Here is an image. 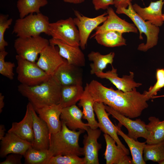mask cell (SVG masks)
Returning a JSON list of instances; mask_svg holds the SVG:
<instances>
[{"label":"cell","mask_w":164,"mask_h":164,"mask_svg":"<svg viewBox=\"0 0 164 164\" xmlns=\"http://www.w3.org/2000/svg\"><path fill=\"white\" fill-rule=\"evenodd\" d=\"M86 131L87 135L84 136L83 147L84 164H99L98 152L101 145L97 140L101 131L97 128L92 129L89 126Z\"/></svg>","instance_id":"obj_12"},{"label":"cell","mask_w":164,"mask_h":164,"mask_svg":"<svg viewBox=\"0 0 164 164\" xmlns=\"http://www.w3.org/2000/svg\"><path fill=\"white\" fill-rule=\"evenodd\" d=\"M163 21L164 23V13L163 14Z\"/></svg>","instance_id":"obj_45"},{"label":"cell","mask_w":164,"mask_h":164,"mask_svg":"<svg viewBox=\"0 0 164 164\" xmlns=\"http://www.w3.org/2000/svg\"><path fill=\"white\" fill-rule=\"evenodd\" d=\"M108 18L100 26L95 29V32L91 38H93L96 34L108 30L120 32L122 33L130 32L138 33V29L134 25L129 23L118 17L113 9L109 7L107 9Z\"/></svg>","instance_id":"obj_14"},{"label":"cell","mask_w":164,"mask_h":164,"mask_svg":"<svg viewBox=\"0 0 164 164\" xmlns=\"http://www.w3.org/2000/svg\"><path fill=\"white\" fill-rule=\"evenodd\" d=\"M79 67L68 63L66 60L53 76L62 86L82 85V75Z\"/></svg>","instance_id":"obj_20"},{"label":"cell","mask_w":164,"mask_h":164,"mask_svg":"<svg viewBox=\"0 0 164 164\" xmlns=\"http://www.w3.org/2000/svg\"><path fill=\"white\" fill-rule=\"evenodd\" d=\"M63 1L65 2L77 4L82 3L85 0H63Z\"/></svg>","instance_id":"obj_43"},{"label":"cell","mask_w":164,"mask_h":164,"mask_svg":"<svg viewBox=\"0 0 164 164\" xmlns=\"http://www.w3.org/2000/svg\"><path fill=\"white\" fill-rule=\"evenodd\" d=\"M74 12L75 17L73 19L79 32L80 47L84 50L91 33L106 20L108 13L104 12L95 17L89 18L84 15L77 10H74Z\"/></svg>","instance_id":"obj_9"},{"label":"cell","mask_w":164,"mask_h":164,"mask_svg":"<svg viewBox=\"0 0 164 164\" xmlns=\"http://www.w3.org/2000/svg\"><path fill=\"white\" fill-rule=\"evenodd\" d=\"M32 114L34 136L32 147L36 149H49L50 134L48 127L46 123L37 115L32 106Z\"/></svg>","instance_id":"obj_15"},{"label":"cell","mask_w":164,"mask_h":164,"mask_svg":"<svg viewBox=\"0 0 164 164\" xmlns=\"http://www.w3.org/2000/svg\"><path fill=\"white\" fill-rule=\"evenodd\" d=\"M119 124L116 126L118 134L123 138L129 147L132 157V164H146L143 158V151L146 144V142H140L128 137L121 130V125Z\"/></svg>","instance_id":"obj_27"},{"label":"cell","mask_w":164,"mask_h":164,"mask_svg":"<svg viewBox=\"0 0 164 164\" xmlns=\"http://www.w3.org/2000/svg\"><path fill=\"white\" fill-rule=\"evenodd\" d=\"M4 96L2 95V93H0V113H1L2 111V109L4 107L5 103L4 102Z\"/></svg>","instance_id":"obj_41"},{"label":"cell","mask_w":164,"mask_h":164,"mask_svg":"<svg viewBox=\"0 0 164 164\" xmlns=\"http://www.w3.org/2000/svg\"><path fill=\"white\" fill-rule=\"evenodd\" d=\"M107 111L117 119L121 125H124L127 129V135L129 137L137 140L139 137L147 138L149 132L146 128V124L140 119L135 120L131 119L119 113L109 106L105 105Z\"/></svg>","instance_id":"obj_10"},{"label":"cell","mask_w":164,"mask_h":164,"mask_svg":"<svg viewBox=\"0 0 164 164\" xmlns=\"http://www.w3.org/2000/svg\"><path fill=\"white\" fill-rule=\"evenodd\" d=\"M114 0H92L94 8L96 11L107 9L111 5H114Z\"/></svg>","instance_id":"obj_38"},{"label":"cell","mask_w":164,"mask_h":164,"mask_svg":"<svg viewBox=\"0 0 164 164\" xmlns=\"http://www.w3.org/2000/svg\"></svg>","instance_id":"obj_46"},{"label":"cell","mask_w":164,"mask_h":164,"mask_svg":"<svg viewBox=\"0 0 164 164\" xmlns=\"http://www.w3.org/2000/svg\"><path fill=\"white\" fill-rule=\"evenodd\" d=\"M88 92L95 102H101L121 114L131 118L140 116L148 107L149 99L143 93L135 88L124 92L108 88L99 82L93 80L88 83Z\"/></svg>","instance_id":"obj_1"},{"label":"cell","mask_w":164,"mask_h":164,"mask_svg":"<svg viewBox=\"0 0 164 164\" xmlns=\"http://www.w3.org/2000/svg\"><path fill=\"white\" fill-rule=\"evenodd\" d=\"M65 60L60 55L55 46L50 44L41 52L36 63L48 75L53 76Z\"/></svg>","instance_id":"obj_11"},{"label":"cell","mask_w":164,"mask_h":164,"mask_svg":"<svg viewBox=\"0 0 164 164\" xmlns=\"http://www.w3.org/2000/svg\"><path fill=\"white\" fill-rule=\"evenodd\" d=\"M47 164H84V158L75 155L53 156Z\"/></svg>","instance_id":"obj_34"},{"label":"cell","mask_w":164,"mask_h":164,"mask_svg":"<svg viewBox=\"0 0 164 164\" xmlns=\"http://www.w3.org/2000/svg\"><path fill=\"white\" fill-rule=\"evenodd\" d=\"M164 97V94L163 95H161L160 96H153L152 98H156L160 97Z\"/></svg>","instance_id":"obj_44"},{"label":"cell","mask_w":164,"mask_h":164,"mask_svg":"<svg viewBox=\"0 0 164 164\" xmlns=\"http://www.w3.org/2000/svg\"><path fill=\"white\" fill-rule=\"evenodd\" d=\"M149 122L146 125L149 135L146 139L147 144L158 142L164 140V120L161 121L154 116L149 118Z\"/></svg>","instance_id":"obj_30"},{"label":"cell","mask_w":164,"mask_h":164,"mask_svg":"<svg viewBox=\"0 0 164 164\" xmlns=\"http://www.w3.org/2000/svg\"><path fill=\"white\" fill-rule=\"evenodd\" d=\"M0 156L6 157L10 154L24 156L32 144L14 134L7 132L1 140Z\"/></svg>","instance_id":"obj_16"},{"label":"cell","mask_w":164,"mask_h":164,"mask_svg":"<svg viewBox=\"0 0 164 164\" xmlns=\"http://www.w3.org/2000/svg\"><path fill=\"white\" fill-rule=\"evenodd\" d=\"M17 66L16 72L17 80L20 84L33 86L47 80L51 76L36 64L25 59L18 55L15 56Z\"/></svg>","instance_id":"obj_6"},{"label":"cell","mask_w":164,"mask_h":164,"mask_svg":"<svg viewBox=\"0 0 164 164\" xmlns=\"http://www.w3.org/2000/svg\"><path fill=\"white\" fill-rule=\"evenodd\" d=\"M116 12L118 14H124L132 20L139 30L140 39H143L142 33L146 36V43L140 44L138 47V50L146 52L157 45L160 31L159 27L154 25L148 21L143 20L135 11L131 3L129 4L127 8L116 9Z\"/></svg>","instance_id":"obj_5"},{"label":"cell","mask_w":164,"mask_h":164,"mask_svg":"<svg viewBox=\"0 0 164 164\" xmlns=\"http://www.w3.org/2000/svg\"><path fill=\"white\" fill-rule=\"evenodd\" d=\"M6 130L5 126L2 124L0 125V140L4 137L5 134Z\"/></svg>","instance_id":"obj_42"},{"label":"cell","mask_w":164,"mask_h":164,"mask_svg":"<svg viewBox=\"0 0 164 164\" xmlns=\"http://www.w3.org/2000/svg\"><path fill=\"white\" fill-rule=\"evenodd\" d=\"M50 24L48 16L40 12L30 14L15 21L12 32L21 38L39 36L42 33L50 36Z\"/></svg>","instance_id":"obj_4"},{"label":"cell","mask_w":164,"mask_h":164,"mask_svg":"<svg viewBox=\"0 0 164 164\" xmlns=\"http://www.w3.org/2000/svg\"><path fill=\"white\" fill-rule=\"evenodd\" d=\"M9 17L8 14L0 15V51L5 50V47L8 45L4 36L5 31L9 28L12 22V19Z\"/></svg>","instance_id":"obj_37"},{"label":"cell","mask_w":164,"mask_h":164,"mask_svg":"<svg viewBox=\"0 0 164 164\" xmlns=\"http://www.w3.org/2000/svg\"><path fill=\"white\" fill-rule=\"evenodd\" d=\"M105 105L101 102H95L94 104V110L98 120V127L104 134H108L112 137L115 141L117 144L122 148L128 155L129 150L119 139L117 126L110 119L109 114L107 112Z\"/></svg>","instance_id":"obj_13"},{"label":"cell","mask_w":164,"mask_h":164,"mask_svg":"<svg viewBox=\"0 0 164 164\" xmlns=\"http://www.w3.org/2000/svg\"><path fill=\"white\" fill-rule=\"evenodd\" d=\"M61 130L50 136V144L49 149L53 156L58 155H84L83 148L80 147L79 140L80 135L84 130L78 131L69 129L62 121Z\"/></svg>","instance_id":"obj_3"},{"label":"cell","mask_w":164,"mask_h":164,"mask_svg":"<svg viewBox=\"0 0 164 164\" xmlns=\"http://www.w3.org/2000/svg\"><path fill=\"white\" fill-rule=\"evenodd\" d=\"M156 82L153 86H151L148 91L144 93L150 99L155 96L157 92L164 87V69H158L156 72Z\"/></svg>","instance_id":"obj_36"},{"label":"cell","mask_w":164,"mask_h":164,"mask_svg":"<svg viewBox=\"0 0 164 164\" xmlns=\"http://www.w3.org/2000/svg\"><path fill=\"white\" fill-rule=\"evenodd\" d=\"M49 44V40L39 36L18 37L15 40L14 46L17 55L28 61L36 63L39 55Z\"/></svg>","instance_id":"obj_7"},{"label":"cell","mask_w":164,"mask_h":164,"mask_svg":"<svg viewBox=\"0 0 164 164\" xmlns=\"http://www.w3.org/2000/svg\"><path fill=\"white\" fill-rule=\"evenodd\" d=\"M8 54L5 50L0 51V73L10 80L14 79L13 69L15 67L14 63L5 61V58Z\"/></svg>","instance_id":"obj_35"},{"label":"cell","mask_w":164,"mask_h":164,"mask_svg":"<svg viewBox=\"0 0 164 164\" xmlns=\"http://www.w3.org/2000/svg\"><path fill=\"white\" fill-rule=\"evenodd\" d=\"M143 153L145 161L150 160L159 164L164 160V140L156 143L146 144Z\"/></svg>","instance_id":"obj_33"},{"label":"cell","mask_w":164,"mask_h":164,"mask_svg":"<svg viewBox=\"0 0 164 164\" xmlns=\"http://www.w3.org/2000/svg\"><path fill=\"white\" fill-rule=\"evenodd\" d=\"M115 53L111 52L106 55H102L98 52L92 51L87 55L89 60L93 62L90 64V73L91 75L103 72L107 65H112Z\"/></svg>","instance_id":"obj_29"},{"label":"cell","mask_w":164,"mask_h":164,"mask_svg":"<svg viewBox=\"0 0 164 164\" xmlns=\"http://www.w3.org/2000/svg\"><path fill=\"white\" fill-rule=\"evenodd\" d=\"M84 91L82 85L62 86L59 104L62 108L76 104L80 99Z\"/></svg>","instance_id":"obj_26"},{"label":"cell","mask_w":164,"mask_h":164,"mask_svg":"<svg viewBox=\"0 0 164 164\" xmlns=\"http://www.w3.org/2000/svg\"><path fill=\"white\" fill-rule=\"evenodd\" d=\"M32 105L29 102L27 104L25 115L19 122H14L8 132L16 135L31 144L34 140L33 119L32 114Z\"/></svg>","instance_id":"obj_19"},{"label":"cell","mask_w":164,"mask_h":164,"mask_svg":"<svg viewBox=\"0 0 164 164\" xmlns=\"http://www.w3.org/2000/svg\"><path fill=\"white\" fill-rule=\"evenodd\" d=\"M50 44L57 46L60 55L66 60L68 63L80 67L85 64L84 54L80 46L69 45L60 40L51 38L49 40Z\"/></svg>","instance_id":"obj_18"},{"label":"cell","mask_w":164,"mask_h":164,"mask_svg":"<svg viewBox=\"0 0 164 164\" xmlns=\"http://www.w3.org/2000/svg\"><path fill=\"white\" fill-rule=\"evenodd\" d=\"M106 149L104 154L106 164H132V159L115 141L109 135L104 134Z\"/></svg>","instance_id":"obj_22"},{"label":"cell","mask_w":164,"mask_h":164,"mask_svg":"<svg viewBox=\"0 0 164 164\" xmlns=\"http://www.w3.org/2000/svg\"><path fill=\"white\" fill-rule=\"evenodd\" d=\"M48 3L47 0H18L17 7L20 18H23L30 14L40 13V8Z\"/></svg>","instance_id":"obj_31"},{"label":"cell","mask_w":164,"mask_h":164,"mask_svg":"<svg viewBox=\"0 0 164 164\" xmlns=\"http://www.w3.org/2000/svg\"><path fill=\"white\" fill-rule=\"evenodd\" d=\"M123 33L117 31L108 30L96 34L93 37L99 44L109 47L126 46V40Z\"/></svg>","instance_id":"obj_28"},{"label":"cell","mask_w":164,"mask_h":164,"mask_svg":"<svg viewBox=\"0 0 164 164\" xmlns=\"http://www.w3.org/2000/svg\"><path fill=\"white\" fill-rule=\"evenodd\" d=\"M50 36L55 39L62 41L73 46H80V37L78 30L73 19L69 17L50 23Z\"/></svg>","instance_id":"obj_8"},{"label":"cell","mask_w":164,"mask_h":164,"mask_svg":"<svg viewBox=\"0 0 164 164\" xmlns=\"http://www.w3.org/2000/svg\"><path fill=\"white\" fill-rule=\"evenodd\" d=\"M22 155L16 154H10L6 157L5 160L0 164H21Z\"/></svg>","instance_id":"obj_39"},{"label":"cell","mask_w":164,"mask_h":164,"mask_svg":"<svg viewBox=\"0 0 164 164\" xmlns=\"http://www.w3.org/2000/svg\"><path fill=\"white\" fill-rule=\"evenodd\" d=\"M23 156L25 164H47L53 156L49 149H36L31 146Z\"/></svg>","instance_id":"obj_32"},{"label":"cell","mask_w":164,"mask_h":164,"mask_svg":"<svg viewBox=\"0 0 164 164\" xmlns=\"http://www.w3.org/2000/svg\"><path fill=\"white\" fill-rule=\"evenodd\" d=\"M62 108L59 104L35 109L47 125L50 135L56 133L61 129L62 123L60 119Z\"/></svg>","instance_id":"obj_23"},{"label":"cell","mask_w":164,"mask_h":164,"mask_svg":"<svg viewBox=\"0 0 164 164\" xmlns=\"http://www.w3.org/2000/svg\"><path fill=\"white\" fill-rule=\"evenodd\" d=\"M79 101L78 105L83 109V118L87 120V124L91 128L97 129L98 128V122L95 118L94 108L95 102L88 92V83L86 84L83 95Z\"/></svg>","instance_id":"obj_25"},{"label":"cell","mask_w":164,"mask_h":164,"mask_svg":"<svg viewBox=\"0 0 164 164\" xmlns=\"http://www.w3.org/2000/svg\"><path fill=\"white\" fill-rule=\"evenodd\" d=\"M164 4L163 0H159L151 2L148 7L145 8H142L136 3L132 6L135 11L143 20L148 21L159 27L164 23L162 13Z\"/></svg>","instance_id":"obj_21"},{"label":"cell","mask_w":164,"mask_h":164,"mask_svg":"<svg viewBox=\"0 0 164 164\" xmlns=\"http://www.w3.org/2000/svg\"><path fill=\"white\" fill-rule=\"evenodd\" d=\"M62 86L53 76L39 84L28 86L20 84L19 92L27 98L35 110L59 104Z\"/></svg>","instance_id":"obj_2"},{"label":"cell","mask_w":164,"mask_h":164,"mask_svg":"<svg viewBox=\"0 0 164 164\" xmlns=\"http://www.w3.org/2000/svg\"><path fill=\"white\" fill-rule=\"evenodd\" d=\"M111 70L106 72H103L96 73L95 75L98 77L106 79L109 80L118 89L124 92H130L135 88L142 85L139 83H137L134 80V73L130 72L129 75H124L122 77L118 76L117 70L112 66Z\"/></svg>","instance_id":"obj_17"},{"label":"cell","mask_w":164,"mask_h":164,"mask_svg":"<svg viewBox=\"0 0 164 164\" xmlns=\"http://www.w3.org/2000/svg\"><path fill=\"white\" fill-rule=\"evenodd\" d=\"M132 0H114V5L116 8H127Z\"/></svg>","instance_id":"obj_40"},{"label":"cell","mask_w":164,"mask_h":164,"mask_svg":"<svg viewBox=\"0 0 164 164\" xmlns=\"http://www.w3.org/2000/svg\"><path fill=\"white\" fill-rule=\"evenodd\" d=\"M83 111L76 104L63 108L60 118L70 129L76 131L77 129L86 131L89 126L87 123L82 121Z\"/></svg>","instance_id":"obj_24"}]
</instances>
